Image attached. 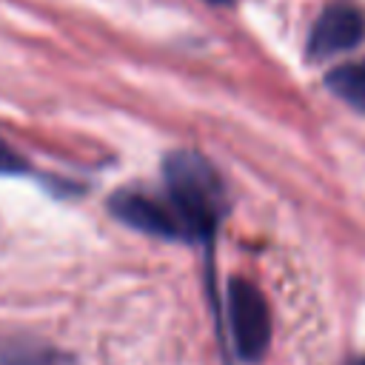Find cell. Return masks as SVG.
<instances>
[{
	"label": "cell",
	"mask_w": 365,
	"mask_h": 365,
	"mask_svg": "<svg viewBox=\"0 0 365 365\" xmlns=\"http://www.w3.org/2000/svg\"><path fill=\"white\" fill-rule=\"evenodd\" d=\"M163 197L168 200L182 242L211 248L220 222L228 214V194L217 168L197 151H171L163 163Z\"/></svg>",
	"instance_id": "obj_1"
},
{
	"label": "cell",
	"mask_w": 365,
	"mask_h": 365,
	"mask_svg": "<svg viewBox=\"0 0 365 365\" xmlns=\"http://www.w3.org/2000/svg\"><path fill=\"white\" fill-rule=\"evenodd\" d=\"M225 317H228L234 354L242 362H259L271 342V311L262 291L242 277L228 279Z\"/></svg>",
	"instance_id": "obj_2"
},
{
	"label": "cell",
	"mask_w": 365,
	"mask_h": 365,
	"mask_svg": "<svg viewBox=\"0 0 365 365\" xmlns=\"http://www.w3.org/2000/svg\"><path fill=\"white\" fill-rule=\"evenodd\" d=\"M362 40H365L362 6L354 0H331L319 11V17L308 34V54L314 60H325V57L356 48Z\"/></svg>",
	"instance_id": "obj_3"
},
{
	"label": "cell",
	"mask_w": 365,
	"mask_h": 365,
	"mask_svg": "<svg viewBox=\"0 0 365 365\" xmlns=\"http://www.w3.org/2000/svg\"><path fill=\"white\" fill-rule=\"evenodd\" d=\"M108 208L120 222H125L134 231H143V234L160 237V240L182 242L177 217H174V211L163 194H148L140 188H123L108 200Z\"/></svg>",
	"instance_id": "obj_4"
},
{
	"label": "cell",
	"mask_w": 365,
	"mask_h": 365,
	"mask_svg": "<svg viewBox=\"0 0 365 365\" xmlns=\"http://www.w3.org/2000/svg\"><path fill=\"white\" fill-rule=\"evenodd\" d=\"M0 365H71V356L60 348L31 339H3Z\"/></svg>",
	"instance_id": "obj_5"
},
{
	"label": "cell",
	"mask_w": 365,
	"mask_h": 365,
	"mask_svg": "<svg viewBox=\"0 0 365 365\" xmlns=\"http://www.w3.org/2000/svg\"><path fill=\"white\" fill-rule=\"evenodd\" d=\"M325 86L331 88L334 97L348 103L351 108L365 114V63H345L328 71Z\"/></svg>",
	"instance_id": "obj_6"
},
{
	"label": "cell",
	"mask_w": 365,
	"mask_h": 365,
	"mask_svg": "<svg viewBox=\"0 0 365 365\" xmlns=\"http://www.w3.org/2000/svg\"><path fill=\"white\" fill-rule=\"evenodd\" d=\"M29 171V163L23 154H17L6 140H0V177H17V174H26Z\"/></svg>",
	"instance_id": "obj_7"
},
{
	"label": "cell",
	"mask_w": 365,
	"mask_h": 365,
	"mask_svg": "<svg viewBox=\"0 0 365 365\" xmlns=\"http://www.w3.org/2000/svg\"><path fill=\"white\" fill-rule=\"evenodd\" d=\"M208 3H214V6H228V3H234V0H208Z\"/></svg>",
	"instance_id": "obj_8"
},
{
	"label": "cell",
	"mask_w": 365,
	"mask_h": 365,
	"mask_svg": "<svg viewBox=\"0 0 365 365\" xmlns=\"http://www.w3.org/2000/svg\"><path fill=\"white\" fill-rule=\"evenodd\" d=\"M351 365H365V356H362V359H356V362H351Z\"/></svg>",
	"instance_id": "obj_9"
}]
</instances>
